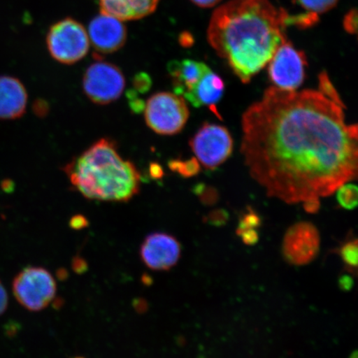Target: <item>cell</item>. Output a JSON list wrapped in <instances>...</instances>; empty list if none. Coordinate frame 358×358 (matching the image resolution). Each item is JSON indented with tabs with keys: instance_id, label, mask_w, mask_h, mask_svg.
Returning <instances> with one entry per match:
<instances>
[{
	"instance_id": "cell-29",
	"label": "cell",
	"mask_w": 358,
	"mask_h": 358,
	"mask_svg": "<svg viewBox=\"0 0 358 358\" xmlns=\"http://www.w3.org/2000/svg\"><path fill=\"white\" fill-rule=\"evenodd\" d=\"M8 304V297L6 288L0 281V316L6 311Z\"/></svg>"
},
{
	"instance_id": "cell-7",
	"label": "cell",
	"mask_w": 358,
	"mask_h": 358,
	"mask_svg": "<svg viewBox=\"0 0 358 358\" xmlns=\"http://www.w3.org/2000/svg\"><path fill=\"white\" fill-rule=\"evenodd\" d=\"M85 94L97 105H108L122 96L125 87L123 71L108 62L97 61L89 66L83 79Z\"/></svg>"
},
{
	"instance_id": "cell-20",
	"label": "cell",
	"mask_w": 358,
	"mask_h": 358,
	"mask_svg": "<svg viewBox=\"0 0 358 358\" xmlns=\"http://www.w3.org/2000/svg\"><path fill=\"white\" fill-rule=\"evenodd\" d=\"M319 92L321 94H323V95L330 101H332L335 102L336 104L345 108V106H344L343 102L341 100V97H340L338 92L336 91V89L326 71H322L319 76Z\"/></svg>"
},
{
	"instance_id": "cell-11",
	"label": "cell",
	"mask_w": 358,
	"mask_h": 358,
	"mask_svg": "<svg viewBox=\"0 0 358 358\" xmlns=\"http://www.w3.org/2000/svg\"><path fill=\"white\" fill-rule=\"evenodd\" d=\"M181 244L176 237L164 232H154L143 241L140 256L145 266L155 271H169L180 259Z\"/></svg>"
},
{
	"instance_id": "cell-4",
	"label": "cell",
	"mask_w": 358,
	"mask_h": 358,
	"mask_svg": "<svg viewBox=\"0 0 358 358\" xmlns=\"http://www.w3.org/2000/svg\"><path fill=\"white\" fill-rule=\"evenodd\" d=\"M48 50L60 64H76L87 55L90 40L87 30L80 22L66 17L51 26L47 34Z\"/></svg>"
},
{
	"instance_id": "cell-8",
	"label": "cell",
	"mask_w": 358,
	"mask_h": 358,
	"mask_svg": "<svg viewBox=\"0 0 358 358\" xmlns=\"http://www.w3.org/2000/svg\"><path fill=\"white\" fill-rule=\"evenodd\" d=\"M190 147L196 159L205 168L214 169L230 158L234 140L222 125L205 123L191 138Z\"/></svg>"
},
{
	"instance_id": "cell-19",
	"label": "cell",
	"mask_w": 358,
	"mask_h": 358,
	"mask_svg": "<svg viewBox=\"0 0 358 358\" xmlns=\"http://www.w3.org/2000/svg\"><path fill=\"white\" fill-rule=\"evenodd\" d=\"M169 167L172 171L185 178L194 177L200 171V164L195 158L187 160H171L169 163Z\"/></svg>"
},
{
	"instance_id": "cell-6",
	"label": "cell",
	"mask_w": 358,
	"mask_h": 358,
	"mask_svg": "<svg viewBox=\"0 0 358 358\" xmlns=\"http://www.w3.org/2000/svg\"><path fill=\"white\" fill-rule=\"evenodd\" d=\"M13 292L17 301L31 312L45 310L55 301L57 283L47 268L26 267L15 276Z\"/></svg>"
},
{
	"instance_id": "cell-21",
	"label": "cell",
	"mask_w": 358,
	"mask_h": 358,
	"mask_svg": "<svg viewBox=\"0 0 358 358\" xmlns=\"http://www.w3.org/2000/svg\"><path fill=\"white\" fill-rule=\"evenodd\" d=\"M320 21L319 15L310 12L301 13V15L290 16L286 20V26H295L301 29H307L315 26Z\"/></svg>"
},
{
	"instance_id": "cell-3",
	"label": "cell",
	"mask_w": 358,
	"mask_h": 358,
	"mask_svg": "<svg viewBox=\"0 0 358 358\" xmlns=\"http://www.w3.org/2000/svg\"><path fill=\"white\" fill-rule=\"evenodd\" d=\"M64 172L74 189L90 200L127 203L141 190V173L131 161L122 158L117 144L108 138L76 157Z\"/></svg>"
},
{
	"instance_id": "cell-32",
	"label": "cell",
	"mask_w": 358,
	"mask_h": 358,
	"mask_svg": "<svg viewBox=\"0 0 358 358\" xmlns=\"http://www.w3.org/2000/svg\"><path fill=\"white\" fill-rule=\"evenodd\" d=\"M190 1L201 8H213L220 3L222 0H190Z\"/></svg>"
},
{
	"instance_id": "cell-35",
	"label": "cell",
	"mask_w": 358,
	"mask_h": 358,
	"mask_svg": "<svg viewBox=\"0 0 358 358\" xmlns=\"http://www.w3.org/2000/svg\"><path fill=\"white\" fill-rule=\"evenodd\" d=\"M350 358H358L357 357V352H353L350 356Z\"/></svg>"
},
{
	"instance_id": "cell-18",
	"label": "cell",
	"mask_w": 358,
	"mask_h": 358,
	"mask_svg": "<svg viewBox=\"0 0 358 358\" xmlns=\"http://www.w3.org/2000/svg\"><path fill=\"white\" fill-rule=\"evenodd\" d=\"M337 199L338 204L344 209H355L357 205L358 189L357 187L351 183H344L337 189Z\"/></svg>"
},
{
	"instance_id": "cell-10",
	"label": "cell",
	"mask_w": 358,
	"mask_h": 358,
	"mask_svg": "<svg viewBox=\"0 0 358 358\" xmlns=\"http://www.w3.org/2000/svg\"><path fill=\"white\" fill-rule=\"evenodd\" d=\"M320 236L316 227L310 222L295 223L286 231L282 252L285 261L293 266H306L320 252Z\"/></svg>"
},
{
	"instance_id": "cell-1",
	"label": "cell",
	"mask_w": 358,
	"mask_h": 358,
	"mask_svg": "<svg viewBox=\"0 0 358 358\" xmlns=\"http://www.w3.org/2000/svg\"><path fill=\"white\" fill-rule=\"evenodd\" d=\"M315 90L268 88L241 120L250 176L288 204L320 201L357 178V127Z\"/></svg>"
},
{
	"instance_id": "cell-34",
	"label": "cell",
	"mask_w": 358,
	"mask_h": 358,
	"mask_svg": "<svg viewBox=\"0 0 358 358\" xmlns=\"http://www.w3.org/2000/svg\"><path fill=\"white\" fill-rule=\"evenodd\" d=\"M152 174L154 177L160 178L163 176V170L159 166V165H154L153 169L151 170Z\"/></svg>"
},
{
	"instance_id": "cell-31",
	"label": "cell",
	"mask_w": 358,
	"mask_h": 358,
	"mask_svg": "<svg viewBox=\"0 0 358 358\" xmlns=\"http://www.w3.org/2000/svg\"><path fill=\"white\" fill-rule=\"evenodd\" d=\"M339 288L343 291H350L353 286V279L351 275H343L338 280Z\"/></svg>"
},
{
	"instance_id": "cell-16",
	"label": "cell",
	"mask_w": 358,
	"mask_h": 358,
	"mask_svg": "<svg viewBox=\"0 0 358 358\" xmlns=\"http://www.w3.org/2000/svg\"><path fill=\"white\" fill-rule=\"evenodd\" d=\"M224 91L225 83L223 80L210 69L194 88L182 97L196 108L208 106L213 110L221 101Z\"/></svg>"
},
{
	"instance_id": "cell-33",
	"label": "cell",
	"mask_w": 358,
	"mask_h": 358,
	"mask_svg": "<svg viewBox=\"0 0 358 358\" xmlns=\"http://www.w3.org/2000/svg\"><path fill=\"white\" fill-rule=\"evenodd\" d=\"M71 227H73L74 229H80V228L87 226L86 218L82 216L74 217L73 219H71Z\"/></svg>"
},
{
	"instance_id": "cell-2",
	"label": "cell",
	"mask_w": 358,
	"mask_h": 358,
	"mask_svg": "<svg viewBox=\"0 0 358 358\" xmlns=\"http://www.w3.org/2000/svg\"><path fill=\"white\" fill-rule=\"evenodd\" d=\"M288 16L271 0H231L213 12L208 43L246 84L286 41Z\"/></svg>"
},
{
	"instance_id": "cell-26",
	"label": "cell",
	"mask_w": 358,
	"mask_h": 358,
	"mask_svg": "<svg viewBox=\"0 0 358 358\" xmlns=\"http://www.w3.org/2000/svg\"><path fill=\"white\" fill-rule=\"evenodd\" d=\"M228 213L225 210L217 209L210 213L208 216L206 217V222L210 225L221 227L225 225L228 221Z\"/></svg>"
},
{
	"instance_id": "cell-25",
	"label": "cell",
	"mask_w": 358,
	"mask_h": 358,
	"mask_svg": "<svg viewBox=\"0 0 358 358\" xmlns=\"http://www.w3.org/2000/svg\"><path fill=\"white\" fill-rule=\"evenodd\" d=\"M357 10L352 8L349 10L343 19V28L348 34H356L357 32Z\"/></svg>"
},
{
	"instance_id": "cell-13",
	"label": "cell",
	"mask_w": 358,
	"mask_h": 358,
	"mask_svg": "<svg viewBox=\"0 0 358 358\" xmlns=\"http://www.w3.org/2000/svg\"><path fill=\"white\" fill-rule=\"evenodd\" d=\"M28 93L24 85L11 76H0V120H16L25 114Z\"/></svg>"
},
{
	"instance_id": "cell-28",
	"label": "cell",
	"mask_w": 358,
	"mask_h": 358,
	"mask_svg": "<svg viewBox=\"0 0 358 358\" xmlns=\"http://www.w3.org/2000/svg\"><path fill=\"white\" fill-rule=\"evenodd\" d=\"M236 234L241 236V240L245 245H253L258 243L259 234L257 229L245 230Z\"/></svg>"
},
{
	"instance_id": "cell-14",
	"label": "cell",
	"mask_w": 358,
	"mask_h": 358,
	"mask_svg": "<svg viewBox=\"0 0 358 358\" xmlns=\"http://www.w3.org/2000/svg\"><path fill=\"white\" fill-rule=\"evenodd\" d=\"M167 70L174 92L177 95L183 96L194 88L210 69L203 62L183 59L170 62Z\"/></svg>"
},
{
	"instance_id": "cell-22",
	"label": "cell",
	"mask_w": 358,
	"mask_h": 358,
	"mask_svg": "<svg viewBox=\"0 0 358 358\" xmlns=\"http://www.w3.org/2000/svg\"><path fill=\"white\" fill-rule=\"evenodd\" d=\"M339 0H298L301 6L308 11L324 13L334 8Z\"/></svg>"
},
{
	"instance_id": "cell-24",
	"label": "cell",
	"mask_w": 358,
	"mask_h": 358,
	"mask_svg": "<svg viewBox=\"0 0 358 358\" xmlns=\"http://www.w3.org/2000/svg\"><path fill=\"white\" fill-rule=\"evenodd\" d=\"M195 194H198L201 201L204 204L211 205L217 201V192L213 191L211 187L205 185H199L196 187Z\"/></svg>"
},
{
	"instance_id": "cell-23",
	"label": "cell",
	"mask_w": 358,
	"mask_h": 358,
	"mask_svg": "<svg viewBox=\"0 0 358 358\" xmlns=\"http://www.w3.org/2000/svg\"><path fill=\"white\" fill-rule=\"evenodd\" d=\"M262 220L259 215L253 211H250L243 215L241 218L236 234L240 231L249 229H257L261 226Z\"/></svg>"
},
{
	"instance_id": "cell-15",
	"label": "cell",
	"mask_w": 358,
	"mask_h": 358,
	"mask_svg": "<svg viewBox=\"0 0 358 358\" xmlns=\"http://www.w3.org/2000/svg\"><path fill=\"white\" fill-rule=\"evenodd\" d=\"M160 0H99L101 12L122 21L144 19L158 8Z\"/></svg>"
},
{
	"instance_id": "cell-5",
	"label": "cell",
	"mask_w": 358,
	"mask_h": 358,
	"mask_svg": "<svg viewBox=\"0 0 358 358\" xmlns=\"http://www.w3.org/2000/svg\"><path fill=\"white\" fill-rule=\"evenodd\" d=\"M189 117L185 98L170 92H157L145 106V122L161 136H173L182 131Z\"/></svg>"
},
{
	"instance_id": "cell-27",
	"label": "cell",
	"mask_w": 358,
	"mask_h": 358,
	"mask_svg": "<svg viewBox=\"0 0 358 358\" xmlns=\"http://www.w3.org/2000/svg\"><path fill=\"white\" fill-rule=\"evenodd\" d=\"M133 84L134 89H136L138 92L145 93L150 89L152 80L147 73H141L136 75V77L134 78Z\"/></svg>"
},
{
	"instance_id": "cell-12",
	"label": "cell",
	"mask_w": 358,
	"mask_h": 358,
	"mask_svg": "<svg viewBox=\"0 0 358 358\" xmlns=\"http://www.w3.org/2000/svg\"><path fill=\"white\" fill-rule=\"evenodd\" d=\"M87 34L90 43L98 55L117 52L127 40V29L123 21L102 12L90 22Z\"/></svg>"
},
{
	"instance_id": "cell-17",
	"label": "cell",
	"mask_w": 358,
	"mask_h": 358,
	"mask_svg": "<svg viewBox=\"0 0 358 358\" xmlns=\"http://www.w3.org/2000/svg\"><path fill=\"white\" fill-rule=\"evenodd\" d=\"M357 239L350 238L344 241L337 250L345 270L355 275H357Z\"/></svg>"
},
{
	"instance_id": "cell-9",
	"label": "cell",
	"mask_w": 358,
	"mask_h": 358,
	"mask_svg": "<svg viewBox=\"0 0 358 358\" xmlns=\"http://www.w3.org/2000/svg\"><path fill=\"white\" fill-rule=\"evenodd\" d=\"M268 78L274 87L285 91H296L306 78L307 58L290 42L285 41L268 62Z\"/></svg>"
},
{
	"instance_id": "cell-30",
	"label": "cell",
	"mask_w": 358,
	"mask_h": 358,
	"mask_svg": "<svg viewBox=\"0 0 358 358\" xmlns=\"http://www.w3.org/2000/svg\"><path fill=\"white\" fill-rule=\"evenodd\" d=\"M128 96L129 104H131V108L134 111L141 112L145 108L144 102L141 99H138L136 96L133 95L132 92H129Z\"/></svg>"
}]
</instances>
